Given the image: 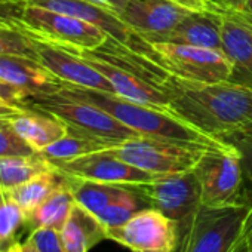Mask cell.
<instances>
[{
	"instance_id": "e0dca14e",
	"label": "cell",
	"mask_w": 252,
	"mask_h": 252,
	"mask_svg": "<svg viewBox=\"0 0 252 252\" xmlns=\"http://www.w3.org/2000/svg\"><path fill=\"white\" fill-rule=\"evenodd\" d=\"M0 77L29 95L55 94L64 85L37 60L15 55L0 57Z\"/></svg>"
},
{
	"instance_id": "8d00e7d4",
	"label": "cell",
	"mask_w": 252,
	"mask_h": 252,
	"mask_svg": "<svg viewBox=\"0 0 252 252\" xmlns=\"http://www.w3.org/2000/svg\"><path fill=\"white\" fill-rule=\"evenodd\" d=\"M23 110H26V108L15 107V105H12V104H9L5 99L0 98V117H12Z\"/></svg>"
},
{
	"instance_id": "5bb4252c",
	"label": "cell",
	"mask_w": 252,
	"mask_h": 252,
	"mask_svg": "<svg viewBox=\"0 0 252 252\" xmlns=\"http://www.w3.org/2000/svg\"><path fill=\"white\" fill-rule=\"evenodd\" d=\"M76 54L80 55L95 70H98L111 83V86L114 88V94L125 99L168 110L171 101L177 94V89L156 86L134 73H129L108 61L94 57L88 51Z\"/></svg>"
},
{
	"instance_id": "9c48e42d",
	"label": "cell",
	"mask_w": 252,
	"mask_h": 252,
	"mask_svg": "<svg viewBox=\"0 0 252 252\" xmlns=\"http://www.w3.org/2000/svg\"><path fill=\"white\" fill-rule=\"evenodd\" d=\"M107 239L131 252H175L180 240L178 224L155 208H146L125 224L107 230Z\"/></svg>"
},
{
	"instance_id": "7c38bea8",
	"label": "cell",
	"mask_w": 252,
	"mask_h": 252,
	"mask_svg": "<svg viewBox=\"0 0 252 252\" xmlns=\"http://www.w3.org/2000/svg\"><path fill=\"white\" fill-rule=\"evenodd\" d=\"M61 174L67 177L98 181L116 186H135L152 181L156 175L141 171L117 158L111 149L89 153L71 160L54 163Z\"/></svg>"
},
{
	"instance_id": "d6a6232c",
	"label": "cell",
	"mask_w": 252,
	"mask_h": 252,
	"mask_svg": "<svg viewBox=\"0 0 252 252\" xmlns=\"http://www.w3.org/2000/svg\"><path fill=\"white\" fill-rule=\"evenodd\" d=\"M30 95L27 92H24L23 89L11 85L9 82H6L3 77H0V98L5 99L6 102L15 105V107H20V108H24V101L29 98Z\"/></svg>"
},
{
	"instance_id": "ab89813d",
	"label": "cell",
	"mask_w": 252,
	"mask_h": 252,
	"mask_svg": "<svg viewBox=\"0 0 252 252\" xmlns=\"http://www.w3.org/2000/svg\"><path fill=\"white\" fill-rule=\"evenodd\" d=\"M0 248H2V240H0Z\"/></svg>"
},
{
	"instance_id": "4fadbf2b",
	"label": "cell",
	"mask_w": 252,
	"mask_h": 252,
	"mask_svg": "<svg viewBox=\"0 0 252 252\" xmlns=\"http://www.w3.org/2000/svg\"><path fill=\"white\" fill-rule=\"evenodd\" d=\"M34 48L37 61L64 85L114 94V88L111 86V83L76 52L37 37H34Z\"/></svg>"
},
{
	"instance_id": "603a6c76",
	"label": "cell",
	"mask_w": 252,
	"mask_h": 252,
	"mask_svg": "<svg viewBox=\"0 0 252 252\" xmlns=\"http://www.w3.org/2000/svg\"><path fill=\"white\" fill-rule=\"evenodd\" d=\"M67 186L74 197V202L82 208L98 217L110 203H113L117 196L123 191L125 186L105 184L98 181H89L74 177H67Z\"/></svg>"
},
{
	"instance_id": "d4e9b609",
	"label": "cell",
	"mask_w": 252,
	"mask_h": 252,
	"mask_svg": "<svg viewBox=\"0 0 252 252\" xmlns=\"http://www.w3.org/2000/svg\"><path fill=\"white\" fill-rule=\"evenodd\" d=\"M51 169H54V165L39 153L0 158V187L11 190Z\"/></svg>"
},
{
	"instance_id": "cb8c5ba5",
	"label": "cell",
	"mask_w": 252,
	"mask_h": 252,
	"mask_svg": "<svg viewBox=\"0 0 252 252\" xmlns=\"http://www.w3.org/2000/svg\"><path fill=\"white\" fill-rule=\"evenodd\" d=\"M117 144L113 143H107L102 140H98L95 137H89L76 131L68 129V132L60 138L58 141H55L54 144H51L49 147H46L45 150H42L39 155H42L48 162L58 163V162H65V160H71L89 153H95V152H102L107 149H111Z\"/></svg>"
},
{
	"instance_id": "1f68e13d",
	"label": "cell",
	"mask_w": 252,
	"mask_h": 252,
	"mask_svg": "<svg viewBox=\"0 0 252 252\" xmlns=\"http://www.w3.org/2000/svg\"><path fill=\"white\" fill-rule=\"evenodd\" d=\"M33 242L39 248L40 252H65L63 248L60 231L52 228H37L30 233Z\"/></svg>"
},
{
	"instance_id": "836d02e7",
	"label": "cell",
	"mask_w": 252,
	"mask_h": 252,
	"mask_svg": "<svg viewBox=\"0 0 252 252\" xmlns=\"http://www.w3.org/2000/svg\"><path fill=\"white\" fill-rule=\"evenodd\" d=\"M218 3L252 24V0H218Z\"/></svg>"
},
{
	"instance_id": "f35d334b",
	"label": "cell",
	"mask_w": 252,
	"mask_h": 252,
	"mask_svg": "<svg viewBox=\"0 0 252 252\" xmlns=\"http://www.w3.org/2000/svg\"><path fill=\"white\" fill-rule=\"evenodd\" d=\"M0 252H23V242H14V243H11L9 246H6V248H2L0 249Z\"/></svg>"
},
{
	"instance_id": "8fae6325",
	"label": "cell",
	"mask_w": 252,
	"mask_h": 252,
	"mask_svg": "<svg viewBox=\"0 0 252 252\" xmlns=\"http://www.w3.org/2000/svg\"><path fill=\"white\" fill-rule=\"evenodd\" d=\"M26 3L37 5L46 9H52L61 14H67L83 20L98 29H101L110 39L138 51L144 55L155 58L158 63V55L153 51L150 42H147L141 34L132 30L128 24L123 23L120 17L105 8L94 5L86 0H26Z\"/></svg>"
},
{
	"instance_id": "f546056e",
	"label": "cell",
	"mask_w": 252,
	"mask_h": 252,
	"mask_svg": "<svg viewBox=\"0 0 252 252\" xmlns=\"http://www.w3.org/2000/svg\"><path fill=\"white\" fill-rule=\"evenodd\" d=\"M225 141L231 143L239 150L245 178L252 184V126L227 137Z\"/></svg>"
},
{
	"instance_id": "4dcf8cb0",
	"label": "cell",
	"mask_w": 252,
	"mask_h": 252,
	"mask_svg": "<svg viewBox=\"0 0 252 252\" xmlns=\"http://www.w3.org/2000/svg\"><path fill=\"white\" fill-rule=\"evenodd\" d=\"M24 6L26 0H0V30H26Z\"/></svg>"
},
{
	"instance_id": "74e56055",
	"label": "cell",
	"mask_w": 252,
	"mask_h": 252,
	"mask_svg": "<svg viewBox=\"0 0 252 252\" xmlns=\"http://www.w3.org/2000/svg\"><path fill=\"white\" fill-rule=\"evenodd\" d=\"M23 252H40L39 248L36 246V243L33 242L32 236L29 234V237L23 242Z\"/></svg>"
},
{
	"instance_id": "30bf717a",
	"label": "cell",
	"mask_w": 252,
	"mask_h": 252,
	"mask_svg": "<svg viewBox=\"0 0 252 252\" xmlns=\"http://www.w3.org/2000/svg\"><path fill=\"white\" fill-rule=\"evenodd\" d=\"M152 208L160 211L178 225L186 222L202 205L200 186L194 171L172 175H156L152 181L129 186Z\"/></svg>"
},
{
	"instance_id": "52a82bcc",
	"label": "cell",
	"mask_w": 252,
	"mask_h": 252,
	"mask_svg": "<svg viewBox=\"0 0 252 252\" xmlns=\"http://www.w3.org/2000/svg\"><path fill=\"white\" fill-rule=\"evenodd\" d=\"M23 24L32 36L71 52L95 51L108 39L101 29L83 20L32 3L24 6Z\"/></svg>"
},
{
	"instance_id": "4316f807",
	"label": "cell",
	"mask_w": 252,
	"mask_h": 252,
	"mask_svg": "<svg viewBox=\"0 0 252 252\" xmlns=\"http://www.w3.org/2000/svg\"><path fill=\"white\" fill-rule=\"evenodd\" d=\"M24 227H27L26 212L11 199L5 189L0 187V240H2V248L17 242V237Z\"/></svg>"
},
{
	"instance_id": "44dd1931",
	"label": "cell",
	"mask_w": 252,
	"mask_h": 252,
	"mask_svg": "<svg viewBox=\"0 0 252 252\" xmlns=\"http://www.w3.org/2000/svg\"><path fill=\"white\" fill-rule=\"evenodd\" d=\"M74 203V197L65 180V184L63 187L55 190L29 215L27 228L30 230V233L37 228H52L60 231L64 227Z\"/></svg>"
},
{
	"instance_id": "ba28073f",
	"label": "cell",
	"mask_w": 252,
	"mask_h": 252,
	"mask_svg": "<svg viewBox=\"0 0 252 252\" xmlns=\"http://www.w3.org/2000/svg\"><path fill=\"white\" fill-rule=\"evenodd\" d=\"M159 64L174 77L190 83L227 82L233 65L221 49L180 45L169 42H150Z\"/></svg>"
},
{
	"instance_id": "5b68a950",
	"label": "cell",
	"mask_w": 252,
	"mask_h": 252,
	"mask_svg": "<svg viewBox=\"0 0 252 252\" xmlns=\"http://www.w3.org/2000/svg\"><path fill=\"white\" fill-rule=\"evenodd\" d=\"M208 149L211 147L140 137L111 147V152L126 163L152 175H172L193 171Z\"/></svg>"
},
{
	"instance_id": "ffe728a7",
	"label": "cell",
	"mask_w": 252,
	"mask_h": 252,
	"mask_svg": "<svg viewBox=\"0 0 252 252\" xmlns=\"http://www.w3.org/2000/svg\"><path fill=\"white\" fill-rule=\"evenodd\" d=\"M60 239L65 252H89L107 239V231L94 214L74 203L64 227L60 230Z\"/></svg>"
},
{
	"instance_id": "9a60e30c",
	"label": "cell",
	"mask_w": 252,
	"mask_h": 252,
	"mask_svg": "<svg viewBox=\"0 0 252 252\" xmlns=\"http://www.w3.org/2000/svg\"><path fill=\"white\" fill-rule=\"evenodd\" d=\"M190 12L194 11H189L171 0H129L119 17L147 42H156Z\"/></svg>"
},
{
	"instance_id": "2e32d148",
	"label": "cell",
	"mask_w": 252,
	"mask_h": 252,
	"mask_svg": "<svg viewBox=\"0 0 252 252\" xmlns=\"http://www.w3.org/2000/svg\"><path fill=\"white\" fill-rule=\"evenodd\" d=\"M221 51L233 65L228 82L252 86V24L220 5Z\"/></svg>"
},
{
	"instance_id": "484cf974",
	"label": "cell",
	"mask_w": 252,
	"mask_h": 252,
	"mask_svg": "<svg viewBox=\"0 0 252 252\" xmlns=\"http://www.w3.org/2000/svg\"><path fill=\"white\" fill-rule=\"evenodd\" d=\"M146 208H152L150 203L134 189H131L129 186H125L123 191L117 196V199L113 203H110L96 218L107 231L110 228L120 227L132 215Z\"/></svg>"
},
{
	"instance_id": "d6986e66",
	"label": "cell",
	"mask_w": 252,
	"mask_h": 252,
	"mask_svg": "<svg viewBox=\"0 0 252 252\" xmlns=\"http://www.w3.org/2000/svg\"><path fill=\"white\" fill-rule=\"evenodd\" d=\"M17 134L37 153L63 138L68 126L58 117L36 108H26L11 117Z\"/></svg>"
},
{
	"instance_id": "8992f818",
	"label": "cell",
	"mask_w": 252,
	"mask_h": 252,
	"mask_svg": "<svg viewBox=\"0 0 252 252\" xmlns=\"http://www.w3.org/2000/svg\"><path fill=\"white\" fill-rule=\"evenodd\" d=\"M200 186V202L205 206H227L249 202L243 196V166L239 150L228 141L222 147L205 152L193 169Z\"/></svg>"
},
{
	"instance_id": "7402d4cb",
	"label": "cell",
	"mask_w": 252,
	"mask_h": 252,
	"mask_svg": "<svg viewBox=\"0 0 252 252\" xmlns=\"http://www.w3.org/2000/svg\"><path fill=\"white\" fill-rule=\"evenodd\" d=\"M64 184H65V175L61 174L57 168H54L6 191L11 196V199L26 212L29 218V215L43 200H46L55 190H58Z\"/></svg>"
},
{
	"instance_id": "ac0fdd59",
	"label": "cell",
	"mask_w": 252,
	"mask_h": 252,
	"mask_svg": "<svg viewBox=\"0 0 252 252\" xmlns=\"http://www.w3.org/2000/svg\"><path fill=\"white\" fill-rule=\"evenodd\" d=\"M156 42L221 49V17L218 11L190 12Z\"/></svg>"
},
{
	"instance_id": "3957f363",
	"label": "cell",
	"mask_w": 252,
	"mask_h": 252,
	"mask_svg": "<svg viewBox=\"0 0 252 252\" xmlns=\"http://www.w3.org/2000/svg\"><path fill=\"white\" fill-rule=\"evenodd\" d=\"M252 214V202L205 206L178 225L180 252H236Z\"/></svg>"
},
{
	"instance_id": "7a4b0ae2",
	"label": "cell",
	"mask_w": 252,
	"mask_h": 252,
	"mask_svg": "<svg viewBox=\"0 0 252 252\" xmlns=\"http://www.w3.org/2000/svg\"><path fill=\"white\" fill-rule=\"evenodd\" d=\"M67 92L92 102L143 137L169 140L206 147H222L225 140L214 138L175 117L169 110L125 99L116 94L63 85Z\"/></svg>"
},
{
	"instance_id": "e575fe53",
	"label": "cell",
	"mask_w": 252,
	"mask_h": 252,
	"mask_svg": "<svg viewBox=\"0 0 252 252\" xmlns=\"http://www.w3.org/2000/svg\"><path fill=\"white\" fill-rule=\"evenodd\" d=\"M171 2L194 12H203V11H218L220 3L218 0H171Z\"/></svg>"
},
{
	"instance_id": "6da1fadb",
	"label": "cell",
	"mask_w": 252,
	"mask_h": 252,
	"mask_svg": "<svg viewBox=\"0 0 252 252\" xmlns=\"http://www.w3.org/2000/svg\"><path fill=\"white\" fill-rule=\"evenodd\" d=\"M168 110L214 138L252 126V86L233 82L190 83L177 79V94Z\"/></svg>"
},
{
	"instance_id": "83f0119b",
	"label": "cell",
	"mask_w": 252,
	"mask_h": 252,
	"mask_svg": "<svg viewBox=\"0 0 252 252\" xmlns=\"http://www.w3.org/2000/svg\"><path fill=\"white\" fill-rule=\"evenodd\" d=\"M2 55L37 60L34 37L26 30H0V57Z\"/></svg>"
},
{
	"instance_id": "277c9868",
	"label": "cell",
	"mask_w": 252,
	"mask_h": 252,
	"mask_svg": "<svg viewBox=\"0 0 252 252\" xmlns=\"http://www.w3.org/2000/svg\"><path fill=\"white\" fill-rule=\"evenodd\" d=\"M23 107L46 111L61 119L68 126V129L107 143L120 144L123 141L143 137L102 108L67 92L63 88L55 94L30 95L24 101Z\"/></svg>"
},
{
	"instance_id": "d590c367",
	"label": "cell",
	"mask_w": 252,
	"mask_h": 252,
	"mask_svg": "<svg viewBox=\"0 0 252 252\" xmlns=\"http://www.w3.org/2000/svg\"><path fill=\"white\" fill-rule=\"evenodd\" d=\"M86 2H91V3L98 5L101 8H105V9L119 15L123 12L126 5L129 3V0H86Z\"/></svg>"
},
{
	"instance_id": "f1b7e54d",
	"label": "cell",
	"mask_w": 252,
	"mask_h": 252,
	"mask_svg": "<svg viewBox=\"0 0 252 252\" xmlns=\"http://www.w3.org/2000/svg\"><path fill=\"white\" fill-rule=\"evenodd\" d=\"M34 152L14 129L11 117H0V158L32 156Z\"/></svg>"
}]
</instances>
